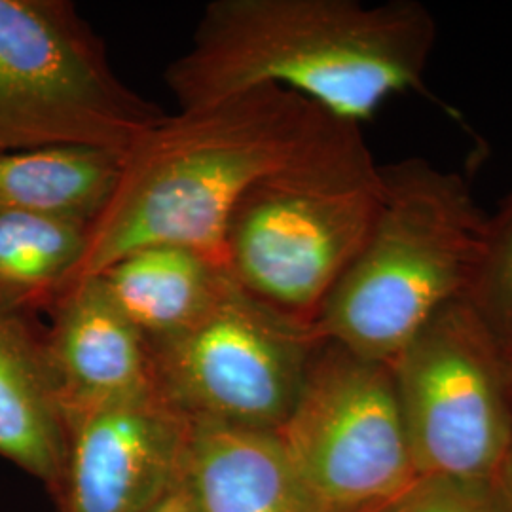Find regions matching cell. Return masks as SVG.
<instances>
[{
	"label": "cell",
	"mask_w": 512,
	"mask_h": 512,
	"mask_svg": "<svg viewBox=\"0 0 512 512\" xmlns=\"http://www.w3.org/2000/svg\"><path fill=\"white\" fill-rule=\"evenodd\" d=\"M363 143L359 126L275 86L167 114L124 154L109 203L88 228L76 281L154 243L224 266L228 222L253 188Z\"/></svg>",
	"instance_id": "cell-1"
},
{
	"label": "cell",
	"mask_w": 512,
	"mask_h": 512,
	"mask_svg": "<svg viewBox=\"0 0 512 512\" xmlns=\"http://www.w3.org/2000/svg\"><path fill=\"white\" fill-rule=\"evenodd\" d=\"M435 21L414 2L215 0L165 71L179 110L275 86L359 126L397 93L423 88Z\"/></svg>",
	"instance_id": "cell-2"
},
{
	"label": "cell",
	"mask_w": 512,
	"mask_h": 512,
	"mask_svg": "<svg viewBox=\"0 0 512 512\" xmlns=\"http://www.w3.org/2000/svg\"><path fill=\"white\" fill-rule=\"evenodd\" d=\"M382 173L378 220L311 332L317 342L391 366L440 310L473 296L492 255L495 222L454 173L421 160Z\"/></svg>",
	"instance_id": "cell-3"
},
{
	"label": "cell",
	"mask_w": 512,
	"mask_h": 512,
	"mask_svg": "<svg viewBox=\"0 0 512 512\" xmlns=\"http://www.w3.org/2000/svg\"><path fill=\"white\" fill-rule=\"evenodd\" d=\"M384 173L365 143L253 188L232 213L224 268L243 291L294 321H313L365 247Z\"/></svg>",
	"instance_id": "cell-4"
},
{
	"label": "cell",
	"mask_w": 512,
	"mask_h": 512,
	"mask_svg": "<svg viewBox=\"0 0 512 512\" xmlns=\"http://www.w3.org/2000/svg\"><path fill=\"white\" fill-rule=\"evenodd\" d=\"M110 67L67 0H0V154L48 145L128 152L164 120Z\"/></svg>",
	"instance_id": "cell-5"
},
{
	"label": "cell",
	"mask_w": 512,
	"mask_h": 512,
	"mask_svg": "<svg viewBox=\"0 0 512 512\" xmlns=\"http://www.w3.org/2000/svg\"><path fill=\"white\" fill-rule=\"evenodd\" d=\"M275 433L319 512H382L421 480L391 366L330 342Z\"/></svg>",
	"instance_id": "cell-6"
},
{
	"label": "cell",
	"mask_w": 512,
	"mask_h": 512,
	"mask_svg": "<svg viewBox=\"0 0 512 512\" xmlns=\"http://www.w3.org/2000/svg\"><path fill=\"white\" fill-rule=\"evenodd\" d=\"M420 478L495 482L512 440L505 336L471 298L440 310L391 365Z\"/></svg>",
	"instance_id": "cell-7"
},
{
	"label": "cell",
	"mask_w": 512,
	"mask_h": 512,
	"mask_svg": "<svg viewBox=\"0 0 512 512\" xmlns=\"http://www.w3.org/2000/svg\"><path fill=\"white\" fill-rule=\"evenodd\" d=\"M317 340L228 279L194 325L148 342L156 384L188 418L277 431L289 418Z\"/></svg>",
	"instance_id": "cell-8"
},
{
	"label": "cell",
	"mask_w": 512,
	"mask_h": 512,
	"mask_svg": "<svg viewBox=\"0 0 512 512\" xmlns=\"http://www.w3.org/2000/svg\"><path fill=\"white\" fill-rule=\"evenodd\" d=\"M65 512H145L183 476L188 416L156 391L67 416Z\"/></svg>",
	"instance_id": "cell-9"
},
{
	"label": "cell",
	"mask_w": 512,
	"mask_h": 512,
	"mask_svg": "<svg viewBox=\"0 0 512 512\" xmlns=\"http://www.w3.org/2000/svg\"><path fill=\"white\" fill-rule=\"evenodd\" d=\"M50 315L46 344L67 416L160 391L147 338L101 275L74 281Z\"/></svg>",
	"instance_id": "cell-10"
},
{
	"label": "cell",
	"mask_w": 512,
	"mask_h": 512,
	"mask_svg": "<svg viewBox=\"0 0 512 512\" xmlns=\"http://www.w3.org/2000/svg\"><path fill=\"white\" fill-rule=\"evenodd\" d=\"M183 480L198 512H319L275 431L188 418Z\"/></svg>",
	"instance_id": "cell-11"
},
{
	"label": "cell",
	"mask_w": 512,
	"mask_h": 512,
	"mask_svg": "<svg viewBox=\"0 0 512 512\" xmlns=\"http://www.w3.org/2000/svg\"><path fill=\"white\" fill-rule=\"evenodd\" d=\"M67 414L35 315L0 302V456L59 490Z\"/></svg>",
	"instance_id": "cell-12"
},
{
	"label": "cell",
	"mask_w": 512,
	"mask_h": 512,
	"mask_svg": "<svg viewBox=\"0 0 512 512\" xmlns=\"http://www.w3.org/2000/svg\"><path fill=\"white\" fill-rule=\"evenodd\" d=\"M99 275L147 342L194 325L219 300L230 279L213 258L175 243L135 249Z\"/></svg>",
	"instance_id": "cell-13"
},
{
	"label": "cell",
	"mask_w": 512,
	"mask_h": 512,
	"mask_svg": "<svg viewBox=\"0 0 512 512\" xmlns=\"http://www.w3.org/2000/svg\"><path fill=\"white\" fill-rule=\"evenodd\" d=\"M124 152L48 145L0 154V207L92 224L109 203Z\"/></svg>",
	"instance_id": "cell-14"
},
{
	"label": "cell",
	"mask_w": 512,
	"mask_h": 512,
	"mask_svg": "<svg viewBox=\"0 0 512 512\" xmlns=\"http://www.w3.org/2000/svg\"><path fill=\"white\" fill-rule=\"evenodd\" d=\"M88 224L0 207V302L37 315L76 281Z\"/></svg>",
	"instance_id": "cell-15"
},
{
	"label": "cell",
	"mask_w": 512,
	"mask_h": 512,
	"mask_svg": "<svg viewBox=\"0 0 512 512\" xmlns=\"http://www.w3.org/2000/svg\"><path fill=\"white\" fill-rule=\"evenodd\" d=\"M401 512H512L497 480L421 478Z\"/></svg>",
	"instance_id": "cell-16"
},
{
	"label": "cell",
	"mask_w": 512,
	"mask_h": 512,
	"mask_svg": "<svg viewBox=\"0 0 512 512\" xmlns=\"http://www.w3.org/2000/svg\"><path fill=\"white\" fill-rule=\"evenodd\" d=\"M471 300L503 336L512 334V217L503 232L495 228L492 255Z\"/></svg>",
	"instance_id": "cell-17"
},
{
	"label": "cell",
	"mask_w": 512,
	"mask_h": 512,
	"mask_svg": "<svg viewBox=\"0 0 512 512\" xmlns=\"http://www.w3.org/2000/svg\"><path fill=\"white\" fill-rule=\"evenodd\" d=\"M145 512H198V509L181 476V480Z\"/></svg>",
	"instance_id": "cell-18"
},
{
	"label": "cell",
	"mask_w": 512,
	"mask_h": 512,
	"mask_svg": "<svg viewBox=\"0 0 512 512\" xmlns=\"http://www.w3.org/2000/svg\"><path fill=\"white\" fill-rule=\"evenodd\" d=\"M505 353H507V363H509V376H511V391H512V334L505 336ZM497 486L499 490L505 495L509 507L512 509V440L509 454L505 459V465L501 469V475L497 478Z\"/></svg>",
	"instance_id": "cell-19"
},
{
	"label": "cell",
	"mask_w": 512,
	"mask_h": 512,
	"mask_svg": "<svg viewBox=\"0 0 512 512\" xmlns=\"http://www.w3.org/2000/svg\"><path fill=\"white\" fill-rule=\"evenodd\" d=\"M382 512H401V503H397V505H393L391 509H385V511Z\"/></svg>",
	"instance_id": "cell-20"
}]
</instances>
